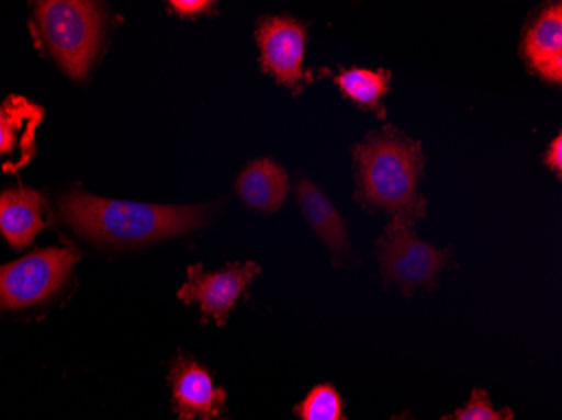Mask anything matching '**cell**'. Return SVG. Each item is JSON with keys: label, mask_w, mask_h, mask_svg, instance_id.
<instances>
[{"label": "cell", "mask_w": 562, "mask_h": 420, "mask_svg": "<svg viewBox=\"0 0 562 420\" xmlns=\"http://www.w3.org/2000/svg\"><path fill=\"white\" fill-rule=\"evenodd\" d=\"M357 169V201L412 226L426 216L418 185L425 167L422 144L393 126L372 132L352 148Z\"/></svg>", "instance_id": "6da1fadb"}, {"label": "cell", "mask_w": 562, "mask_h": 420, "mask_svg": "<svg viewBox=\"0 0 562 420\" xmlns=\"http://www.w3.org/2000/svg\"><path fill=\"white\" fill-rule=\"evenodd\" d=\"M63 219L91 241L110 246H138L176 238L206 220L202 205H150L110 201L93 195H65L59 201Z\"/></svg>", "instance_id": "7a4b0ae2"}, {"label": "cell", "mask_w": 562, "mask_h": 420, "mask_svg": "<svg viewBox=\"0 0 562 420\" xmlns=\"http://www.w3.org/2000/svg\"><path fill=\"white\" fill-rule=\"evenodd\" d=\"M41 36L56 61L75 80H83L100 46L105 18L93 2L46 0L37 4Z\"/></svg>", "instance_id": "3957f363"}, {"label": "cell", "mask_w": 562, "mask_h": 420, "mask_svg": "<svg viewBox=\"0 0 562 420\" xmlns=\"http://www.w3.org/2000/svg\"><path fill=\"white\" fill-rule=\"evenodd\" d=\"M450 251L426 245L412 226L391 220L378 241V261L384 284H397L403 295L412 296L418 287L435 290L437 276L447 266Z\"/></svg>", "instance_id": "277c9868"}, {"label": "cell", "mask_w": 562, "mask_h": 420, "mask_svg": "<svg viewBox=\"0 0 562 420\" xmlns=\"http://www.w3.org/2000/svg\"><path fill=\"white\" fill-rule=\"evenodd\" d=\"M78 261L72 248H47L0 266V309L25 308L55 295Z\"/></svg>", "instance_id": "5b68a950"}, {"label": "cell", "mask_w": 562, "mask_h": 420, "mask_svg": "<svg viewBox=\"0 0 562 420\" xmlns=\"http://www.w3.org/2000/svg\"><path fill=\"white\" fill-rule=\"evenodd\" d=\"M260 273L261 268L255 261L232 262L217 273H206L202 264H194L188 268V283L182 284L177 298L186 305L199 303L202 323L214 320L220 327H226L236 302Z\"/></svg>", "instance_id": "8992f818"}, {"label": "cell", "mask_w": 562, "mask_h": 420, "mask_svg": "<svg viewBox=\"0 0 562 420\" xmlns=\"http://www.w3.org/2000/svg\"><path fill=\"white\" fill-rule=\"evenodd\" d=\"M257 41L265 71L295 94L302 93L306 25L292 18H263L258 22Z\"/></svg>", "instance_id": "52a82bcc"}, {"label": "cell", "mask_w": 562, "mask_h": 420, "mask_svg": "<svg viewBox=\"0 0 562 420\" xmlns=\"http://www.w3.org/2000/svg\"><path fill=\"white\" fill-rule=\"evenodd\" d=\"M172 407L179 420H214L226 406V390L214 384L213 374L192 356H176L170 366Z\"/></svg>", "instance_id": "ba28073f"}, {"label": "cell", "mask_w": 562, "mask_h": 420, "mask_svg": "<svg viewBox=\"0 0 562 420\" xmlns=\"http://www.w3.org/2000/svg\"><path fill=\"white\" fill-rule=\"evenodd\" d=\"M522 55L533 72L549 83L562 81V8L549 5L524 34Z\"/></svg>", "instance_id": "9c48e42d"}, {"label": "cell", "mask_w": 562, "mask_h": 420, "mask_svg": "<svg viewBox=\"0 0 562 420\" xmlns=\"http://www.w3.org/2000/svg\"><path fill=\"white\" fill-rule=\"evenodd\" d=\"M44 110L21 97L0 103V155L11 157L8 167L21 169L34 155V134Z\"/></svg>", "instance_id": "30bf717a"}, {"label": "cell", "mask_w": 562, "mask_h": 420, "mask_svg": "<svg viewBox=\"0 0 562 420\" xmlns=\"http://www.w3.org/2000/svg\"><path fill=\"white\" fill-rule=\"evenodd\" d=\"M47 204L33 189L0 194V234L15 249H24L46 227Z\"/></svg>", "instance_id": "8fae6325"}, {"label": "cell", "mask_w": 562, "mask_h": 420, "mask_svg": "<svg viewBox=\"0 0 562 420\" xmlns=\"http://www.w3.org/2000/svg\"><path fill=\"white\" fill-rule=\"evenodd\" d=\"M290 182L283 167L270 159L249 163L238 179V194L248 207L274 213L289 194Z\"/></svg>", "instance_id": "7c38bea8"}, {"label": "cell", "mask_w": 562, "mask_h": 420, "mask_svg": "<svg viewBox=\"0 0 562 420\" xmlns=\"http://www.w3.org/2000/svg\"><path fill=\"white\" fill-rule=\"evenodd\" d=\"M299 202L303 214L311 224L318 238L334 251L336 258L349 252V232L342 217L336 207L330 204L324 192L315 188L314 183L302 179L299 182Z\"/></svg>", "instance_id": "4fadbf2b"}, {"label": "cell", "mask_w": 562, "mask_h": 420, "mask_svg": "<svg viewBox=\"0 0 562 420\" xmlns=\"http://www.w3.org/2000/svg\"><path fill=\"white\" fill-rule=\"evenodd\" d=\"M391 78L393 72L386 69L342 68L336 76V83L344 97L350 98L361 109L371 110L379 118H384L386 109L382 104V97L390 91Z\"/></svg>", "instance_id": "5bb4252c"}, {"label": "cell", "mask_w": 562, "mask_h": 420, "mask_svg": "<svg viewBox=\"0 0 562 420\" xmlns=\"http://www.w3.org/2000/svg\"><path fill=\"white\" fill-rule=\"evenodd\" d=\"M293 412L300 420H347L342 397L330 384L315 385Z\"/></svg>", "instance_id": "9a60e30c"}, {"label": "cell", "mask_w": 562, "mask_h": 420, "mask_svg": "<svg viewBox=\"0 0 562 420\" xmlns=\"http://www.w3.org/2000/svg\"><path fill=\"white\" fill-rule=\"evenodd\" d=\"M514 417L516 413L510 407L495 409L487 391L475 388L465 406L441 417V420H514Z\"/></svg>", "instance_id": "2e32d148"}, {"label": "cell", "mask_w": 562, "mask_h": 420, "mask_svg": "<svg viewBox=\"0 0 562 420\" xmlns=\"http://www.w3.org/2000/svg\"><path fill=\"white\" fill-rule=\"evenodd\" d=\"M169 5L176 14L191 19L210 11L214 2H210V0H172Z\"/></svg>", "instance_id": "e0dca14e"}, {"label": "cell", "mask_w": 562, "mask_h": 420, "mask_svg": "<svg viewBox=\"0 0 562 420\" xmlns=\"http://www.w3.org/2000/svg\"><path fill=\"white\" fill-rule=\"evenodd\" d=\"M544 162L549 169L554 170L558 173L559 179H561L562 172V137L561 134L552 140V144L549 145L548 151L544 155Z\"/></svg>", "instance_id": "ac0fdd59"}, {"label": "cell", "mask_w": 562, "mask_h": 420, "mask_svg": "<svg viewBox=\"0 0 562 420\" xmlns=\"http://www.w3.org/2000/svg\"><path fill=\"white\" fill-rule=\"evenodd\" d=\"M391 420H413V417L409 412H403L400 416H394Z\"/></svg>", "instance_id": "d6986e66"}, {"label": "cell", "mask_w": 562, "mask_h": 420, "mask_svg": "<svg viewBox=\"0 0 562 420\" xmlns=\"http://www.w3.org/2000/svg\"><path fill=\"white\" fill-rule=\"evenodd\" d=\"M214 420H229V419H227V417H217V419H214Z\"/></svg>", "instance_id": "ffe728a7"}]
</instances>
